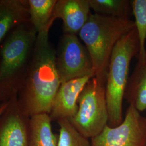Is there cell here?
<instances>
[{"label":"cell","mask_w":146,"mask_h":146,"mask_svg":"<svg viewBox=\"0 0 146 146\" xmlns=\"http://www.w3.org/2000/svg\"><path fill=\"white\" fill-rule=\"evenodd\" d=\"M49 32L38 33L26 76L18 94L21 110L29 117L49 114L61 84L56 66V51Z\"/></svg>","instance_id":"obj_1"},{"label":"cell","mask_w":146,"mask_h":146,"mask_svg":"<svg viewBox=\"0 0 146 146\" xmlns=\"http://www.w3.org/2000/svg\"><path fill=\"white\" fill-rule=\"evenodd\" d=\"M37 33L30 21L17 27L0 45V102L18 93L26 76Z\"/></svg>","instance_id":"obj_2"},{"label":"cell","mask_w":146,"mask_h":146,"mask_svg":"<svg viewBox=\"0 0 146 146\" xmlns=\"http://www.w3.org/2000/svg\"><path fill=\"white\" fill-rule=\"evenodd\" d=\"M135 27V22L90 14L78 33L88 51L94 67L95 76L106 85L110 60L120 39Z\"/></svg>","instance_id":"obj_3"},{"label":"cell","mask_w":146,"mask_h":146,"mask_svg":"<svg viewBox=\"0 0 146 146\" xmlns=\"http://www.w3.org/2000/svg\"><path fill=\"white\" fill-rule=\"evenodd\" d=\"M140 43L136 28L122 37L112 52L106 83L108 125L115 127L123 121L122 103L132 58L138 56Z\"/></svg>","instance_id":"obj_4"},{"label":"cell","mask_w":146,"mask_h":146,"mask_svg":"<svg viewBox=\"0 0 146 146\" xmlns=\"http://www.w3.org/2000/svg\"><path fill=\"white\" fill-rule=\"evenodd\" d=\"M105 86L96 78H90L78 97L76 114L69 119L78 133L88 139L99 135L108 125Z\"/></svg>","instance_id":"obj_5"},{"label":"cell","mask_w":146,"mask_h":146,"mask_svg":"<svg viewBox=\"0 0 146 146\" xmlns=\"http://www.w3.org/2000/svg\"><path fill=\"white\" fill-rule=\"evenodd\" d=\"M56 62L61 84L75 78L95 76L88 51L77 34L63 33L56 51Z\"/></svg>","instance_id":"obj_6"},{"label":"cell","mask_w":146,"mask_h":146,"mask_svg":"<svg viewBox=\"0 0 146 146\" xmlns=\"http://www.w3.org/2000/svg\"><path fill=\"white\" fill-rule=\"evenodd\" d=\"M91 146H146V117L130 104L125 117L115 127L107 125L91 139Z\"/></svg>","instance_id":"obj_7"},{"label":"cell","mask_w":146,"mask_h":146,"mask_svg":"<svg viewBox=\"0 0 146 146\" xmlns=\"http://www.w3.org/2000/svg\"><path fill=\"white\" fill-rule=\"evenodd\" d=\"M30 117L21 110L17 95L0 115V146H29Z\"/></svg>","instance_id":"obj_8"},{"label":"cell","mask_w":146,"mask_h":146,"mask_svg":"<svg viewBox=\"0 0 146 146\" xmlns=\"http://www.w3.org/2000/svg\"><path fill=\"white\" fill-rule=\"evenodd\" d=\"M92 78L86 76L75 78L61 84L49 114L52 121L69 120L76 114L78 110V97Z\"/></svg>","instance_id":"obj_9"},{"label":"cell","mask_w":146,"mask_h":146,"mask_svg":"<svg viewBox=\"0 0 146 146\" xmlns=\"http://www.w3.org/2000/svg\"><path fill=\"white\" fill-rule=\"evenodd\" d=\"M89 0H57L53 19L63 21V33L77 34L91 14Z\"/></svg>","instance_id":"obj_10"},{"label":"cell","mask_w":146,"mask_h":146,"mask_svg":"<svg viewBox=\"0 0 146 146\" xmlns=\"http://www.w3.org/2000/svg\"><path fill=\"white\" fill-rule=\"evenodd\" d=\"M28 21L27 0H0V45L17 27Z\"/></svg>","instance_id":"obj_11"},{"label":"cell","mask_w":146,"mask_h":146,"mask_svg":"<svg viewBox=\"0 0 146 146\" xmlns=\"http://www.w3.org/2000/svg\"><path fill=\"white\" fill-rule=\"evenodd\" d=\"M124 98L139 111L146 110V58L142 61H138L128 78Z\"/></svg>","instance_id":"obj_12"},{"label":"cell","mask_w":146,"mask_h":146,"mask_svg":"<svg viewBox=\"0 0 146 146\" xmlns=\"http://www.w3.org/2000/svg\"><path fill=\"white\" fill-rule=\"evenodd\" d=\"M52 121L48 114L31 117L29 146H58V136L52 131Z\"/></svg>","instance_id":"obj_13"},{"label":"cell","mask_w":146,"mask_h":146,"mask_svg":"<svg viewBox=\"0 0 146 146\" xmlns=\"http://www.w3.org/2000/svg\"><path fill=\"white\" fill-rule=\"evenodd\" d=\"M57 0H27L30 22L37 34L49 31Z\"/></svg>","instance_id":"obj_14"},{"label":"cell","mask_w":146,"mask_h":146,"mask_svg":"<svg viewBox=\"0 0 146 146\" xmlns=\"http://www.w3.org/2000/svg\"><path fill=\"white\" fill-rule=\"evenodd\" d=\"M95 14L123 19H129L132 12L128 0H89ZM133 13V12H132Z\"/></svg>","instance_id":"obj_15"},{"label":"cell","mask_w":146,"mask_h":146,"mask_svg":"<svg viewBox=\"0 0 146 146\" xmlns=\"http://www.w3.org/2000/svg\"><path fill=\"white\" fill-rule=\"evenodd\" d=\"M131 5L140 43L138 61H142L146 58V0H133Z\"/></svg>","instance_id":"obj_16"},{"label":"cell","mask_w":146,"mask_h":146,"mask_svg":"<svg viewBox=\"0 0 146 146\" xmlns=\"http://www.w3.org/2000/svg\"><path fill=\"white\" fill-rule=\"evenodd\" d=\"M60 127L58 146H91L88 139L82 135L67 119L58 121Z\"/></svg>","instance_id":"obj_17"},{"label":"cell","mask_w":146,"mask_h":146,"mask_svg":"<svg viewBox=\"0 0 146 146\" xmlns=\"http://www.w3.org/2000/svg\"><path fill=\"white\" fill-rule=\"evenodd\" d=\"M8 102L1 103V104H0V115L2 114V113L5 110V108H6L7 104H8Z\"/></svg>","instance_id":"obj_18"}]
</instances>
